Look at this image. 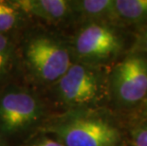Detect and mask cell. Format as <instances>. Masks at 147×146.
Here are the masks:
<instances>
[{
	"label": "cell",
	"instance_id": "obj_13",
	"mask_svg": "<svg viewBox=\"0 0 147 146\" xmlns=\"http://www.w3.org/2000/svg\"><path fill=\"white\" fill-rule=\"evenodd\" d=\"M133 51L142 52L147 55V29L140 34V39L137 42L136 49H134Z\"/></svg>",
	"mask_w": 147,
	"mask_h": 146
},
{
	"label": "cell",
	"instance_id": "obj_4",
	"mask_svg": "<svg viewBox=\"0 0 147 146\" xmlns=\"http://www.w3.org/2000/svg\"><path fill=\"white\" fill-rule=\"evenodd\" d=\"M75 51L88 65L109 61L123 50V41L113 25L105 22H88L75 38Z\"/></svg>",
	"mask_w": 147,
	"mask_h": 146
},
{
	"label": "cell",
	"instance_id": "obj_9",
	"mask_svg": "<svg viewBox=\"0 0 147 146\" xmlns=\"http://www.w3.org/2000/svg\"><path fill=\"white\" fill-rule=\"evenodd\" d=\"M119 22L139 25L147 22V0H115Z\"/></svg>",
	"mask_w": 147,
	"mask_h": 146
},
{
	"label": "cell",
	"instance_id": "obj_15",
	"mask_svg": "<svg viewBox=\"0 0 147 146\" xmlns=\"http://www.w3.org/2000/svg\"><path fill=\"white\" fill-rule=\"evenodd\" d=\"M34 146H65L62 142L53 141L51 139H43L41 141H39L38 143Z\"/></svg>",
	"mask_w": 147,
	"mask_h": 146
},
{
	"label": "cell",
	"instance_id": "obj_11",
	"mask_svg": "<svg viewBox=\"0 0 147 146\" xmlns=\"http://www.w3.org/2000/svg\"><path fill=\"white\" fill-rule=\"evenodd\" d=\"M131 135L134 146H147V120L138 122Z\"/></svg>",
	"mask_w": 147,
	"mask_h": 146
},
{
	"label": "cell",
	"instance_id": "obj_2",
	"mask_svg": "<svg viewBox=\"0 0 147 146\" xmlns=\"http://www.w3.org/2000/svg\"><path fill=\"white\" fill-rule=\"evenodd\" d=\"M109 87L121 106H139L147 96V55L132 51L125 56L112 71Z\"/></svg>",
	"mask_w": 147,
	"mask_h": 146
},
{
	"label": "cell",
	"instance_id": "obj_3",
	"mask_svg": "<svg viewBox=\"0 0 147 146\" xmlns=\"http://www.w3.org/2000/svg\"><path fill=\"white\" fill-rule=\"evenodd\" d=\"M104 79L98 68L86 63L72 64L57 81L58 95L71 107L95 104L102 95Z\"/></svg>",
	"mask_w": 147,
	"mask_h": 146
},
{
	"label": "cell",
	"instance_id": "obj_1",
	"mask_svg": "<svg viewBox=\"0 0 147 146\" xmlns=\"http://www.w3.org/2000/svg\"><path fill=\"white\" fill-rule=\"evenodd\" d=\"M49 131L65 146H118L121 138L111 120L91 112L67 115L51 124Z\"/></svg>",
	"mask_w": 147,
	"mask_h": 146
},
{
	"label": "cell",
	"instance_id": "obj_17",
	"mask_svg": "<svg viewBox=\"0 0 147 146\" xmlns=\"http://www.w3.org/2000/svg\"><path fill=\"white\" fill-rule=\"evenodd\" d=\"M0 146H3V142H2V139H1V135H0Z\"/></svg>",
	"mask_w": 147,
	"mask_h": 146
},
{
	"label": "cell",
	"instance_id": "obj_6",
	"mask_svg": "<svg viewBox=\"0 0 147 146\" xmlns=\"http://www.w3.org/2000/svg\"><path fill=\"white\" fill-rule=\"evenodd\" d=\"M41 113L38 101L25 91H10L0 98V127L15 133L35 122Z\"/></svg>",
	"mask_w": 147,
	"mask_h": 146
},
{
	"label": "cell",
	"instance_id": "obj_8",
	"mask_svg": "<svg viewBox=\"0 0 147 146\" xmlns=\"http://www.w3.org/2000/svg\"><path fill=\"white\" fill-rule=\"evenodd\" d=\"M72 11L89 19V22L119 23L115 8V0H83L71 1Z\"/></svg>",
	"mask_w": 147,
	"mask_h": 146
},
{
	"label": "cell",
	"instance_id": "obj_12",
	"mask_svg": "<svg viewBox=\"0 0 147 146\" xmlns=\"http://www.w3.org/2000/svg\"><path fill=\"white\" fill-rule=\"evenodd\" d=\"M11 52V42L4 33H0V56L10 61Z\"/></svg>",
	"mask_w": 147,
	"mask_h": 146
},
{
	"label": "cell",
	"instance_id": "obj_10",
	"mask_svg": "<svg viewBox=\"0 0 147 146\" xmlns=\"http://www.w3.org/2000/svg\"><path fill=\"white\" fill-rule=\"evenodd\" d=\"M20 11L14 2L0 1V33H4L17 26L21 19Z\"/></svg>",
	"mask_w": 147,
	"mask_h": 146
},
{
	"label": "cell",
	"instance_id": "obj_7",
	"mask_svg": "<svg viewBox=\"0 0 147 146\" xmlns=\"http://www.w3.org/2000/svg\"><path fill=\"white\" fill-rule=\"evenodd\" d=\"M14 4L21 11L51 22L60 21L72 12L71 1L67 0H19Z\"/></svg>",
	"mask_w": 147,
	"mask_h": 146
},
{
	"label": "cell",
	"instance_id": "obj_14",
	"mask_svg": "<svg viewBox=\"0 0 147 146\" xmlns=\"http://www.w3.org/2000/svg\"><path fill=\"white\" fill-rule=\"evenodd\" d=\"M136 119L139 122L147 120V96L142 102L138 106V115Z\"/></svg>",
	"mask_w": 147,
	"mask_h": 146
},
{
	"label": "cell",
	"instance_id": "obj_5",
	"mask_svg": "<svg viewBox=\"0 0 147 146\" xmlns=\"http://www.w3.org/2000/svg\"><path fill=\"white\" fill-rule=\"evenodd\" d=\"M26 59L40 80L47 83L58 81L72 65L65 46L49 37H36L26 48Z\"/></svg>",
	"mask_w": 147,
	"mask_h": 146
},
{
	"label": "cell",
	"instance_id": "obj_16",
	"mask_svg": "<svg viewBox=\"0 0 147 146\" xmlns=\"http://www.w3.org/2000/svg\"><path fill=\"white\" fill-rule=\"evenodd\" d=\"M8 64H9V60L0 56V74L3 73L6 70Z\"/></svg>",
	"mask_w": 147,
	"mask_h": 146
}]
</instances>
